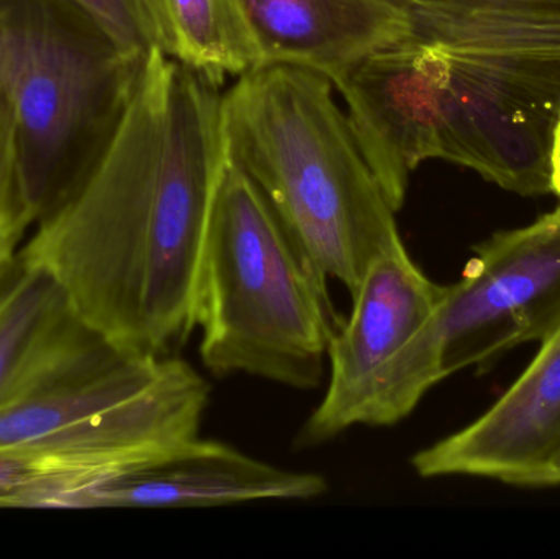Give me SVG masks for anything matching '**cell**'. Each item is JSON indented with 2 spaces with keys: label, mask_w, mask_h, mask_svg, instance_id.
Returning a JSON list of instances; mask_svg holds the SVG:
<instances>
[{
  "label": "cell",
  "mask_w": 560,
  "mask_h": 559,
  "mask_svg": "<svg viewBox=\"0 0 560 559\" xmlns=\"http://www.w3.org/2000/svg\"><path fill=\"white\" fill-rule=\"evenodd\" d=\"M411 38L560 84V0H401Z\"/></svg>",
  "instance_id": "8fae6325"
},
{
  "label": "cell",
  "mask_w": 560,
  "mask_h": 559,
  "mask_svg": "<svg viewBox=\"0 0 560 559\" xmlns=\"http://www.w3.org/2000/svg\"><path fill=\"white\" fill-rule=\"evenodd\" d=\"M560 455V325L522 376L479 419L421 450V478L474 476L529 486Z\"/></svg>",
  "instance_id": "ba28073f"
},
{
  "label": "cell",
  "mask_w": 560,
  "mask_h": 559,
  "mask_svg": "<svg viewBox=\"0 0 560 559\" xmlns=\"http://www.w3.org/2000/svg\"><path fill=\"white\" fill-rule=\"evenodd\" d=\"M16 253H19V249L10 248V246L0 243V282H2V279L5 278L10 266H12L13 261H15Z\"/></svg>",
  "instance_id": "ac0fdd59"
},
{
  "label": "cell",
  "mask_w": 560,
  "mask_h": 559,
  "mask_svg": "<svg viewBox=\"0 0 560 559\" xmlns=\"http://www.w3.org/2000/svg\"><path fill=\"white\" fill-rule=\"evenodd\" d=\"M559 325L560 207L474 248L463 278L444 286L433 315L378 376L361 426H397L441 381L541 343Z\"/></svg>",
  "instance_id": "8992f818"
},
{
  "label": "cell",
  "mask_w": 560,
  "mask_h": 559,
  "mask_svg": "<svg viewBox=\"0 0 560 559\" xmlns=\"http://www.w3.org/2000/svg\"><path fill=\"white\" fill-rule=\"evenodd\" d=\"M326 281L226 154L197 288L203 366L217 377L246 374L290 389H316L339 327Z\"/></svg>",
  "instance_id": "277c9868"
},
{
  "label": "cell",
  "mask_w": 560,
  "mask_h": 559,
  "mask_svg": "<svg viewBox=\"0 0 560 559\" xmlns=\"http://www.w3.org/2000/svg\"><path fill=\"white\" fill-rule=\"evenodd\" d=\"M0 508H10V502L5 498H0Z\"/></svg>",
  "instance_id": "d6986e66"
},
{
  "label": "cell",
  "mask_w": 560,
  "mask_h": 559,
  "mask_svg": "<svg viewBox=\"0 0 560 559\" xmlns=\"http://www.w3.org/2000/svg\"><path fill=\"white\" fill-rule=\"evenodd\" d=\"M78 321L55 276L16 253L0 282V404Z\"/></svg>",
  "instance_id": "7c38bea8"
},
{
  "label": "cell",
  "mask_w": 560,
  "mask_h": 559,
  "mask_svg": "<svg viewBox=\"0 0 560 559\" xmlns=\"http://www.w3.org/2000/svg\"><path fill=\"white\" fill-rule=\"evenodd\" d=\"M167 56L212 84L259 68L258 49L235 0H161Z\"/></svg>",
  "instance_id": "4fadbf2b"
},
{
  "label": "cell",
  "mask_w": 560,
  "mask_h": 559,
  "mask_svg": "<svg viewBox=\"0 0 560 559\" xmlns=\"http://www.w3.org/2000/svg\"><path fill=\"white\" fill-rule=\"evenodd\" d=\"M143 61L71 0H0V105L35 225L104 153Z\"/></svg>",
  "instance_id": "5b68a950"
},
{
  "label": "cell",
  "mask_w": 560,
  "mask_h": 559,
  "mask_svg": "<svg viewBox=\"0 0 560 559\" xmlns=\"http://www.w3.org/2000/svg\"><path fill=\"white\" fill-rule=\"evenodd\" d=\"M219 85L153 49L104 153L20 255L121 350L171 357L197 328V288L226 161Z\"/></svg>",
  "instance_id": "6da1fadb"
},
{
  "label": "cell",
  "mask_w": 560,
  "mask_h": 559,
  "mask_svg": "<svg viewBox=\"0 0 560 559\" xmlns=\"http://www.w3.org/2000/svg\"><path fill=\"white\" fill-rule=\"evenodd\" d=\"M223 131L230 160L316 268L349 294L401 242L397 212L325 75L289 65L245 72L223 95Z\"/></svg>",
  "instance_id": "3957f363"
},
{
  "label": "cell",
  "mask_w": 560,
  "mask_h": 559,
  "mask_svg": "<svg viewBox=\"0 0 560 559\" xmlns=\"http://www.w3.org/2000/svg\"><path fill=\"white\" fill-rule=\"evenodd\" d=\"M33 226L15 133L0 105V243L20 249Z\"/></svg>",
  "instance_id": "9a60e30c"
},
{
  "label": "cell",
  "mask_w": 560,
  "mask_h": 559,
  "mask_svg": "<svg viewBox=\"0 0 560 559\" xmlns=\"http://www.w3.org/2000/svg\"><path fill=\"white\" fill-rule=\"evenodd\" d=\"M362 154L395 212L424 161L469 167L520 196L551 193L560 84L516 66L408 38L336 84Z\"/></svg>",
  "instance_id": "7a4b0ae2"
},
{
  "label": "cell",
  "mask_w": 560,
  "mask_h": 559,
  "mask_svg": "<svg viewBox=\"0 0 560 559\" xmlns=\"http://www.w3.org/2000/svg\"><path fill=\"white\" fill-rule=\"evenodd\" d=\"M259 68L289 65L338 84L374 53L411 38L401 0H235Z\"/></svg>",
  "instance_id": "30bf717a"
},
{
  "label": "cell",
  "mask_w": 560,
  "mask_h": 559,
  "mask_svg": "<svg viewBox=\"0 0 560 559\" xmlns=\"http://www.w3.org/2000/svg\"><path fill=\"white\" fill-rule=\"evenodd\" d=\"M443 292L444 286L415 263L404 240L369 265L351 295V315L329 341L325 397L300 429L296 445H323L361 426L378 376L423 328Z\"/></svg>",
  "instance_id": "52a82bcc"
},
{
  "label": "cell",
  "mask_w": 560,
  "mask_h": 559,
  "mask_svg": "<svg viewBox=\"0 0 560 559\" xmlns=\"http://www.w3.org/2000/svg\"><path fill=\"white\" fill-rule=\"evenodd\" d=\"M95 20L118 46L135 58L153 49L167 56L166 19L161 0H71Z\"/></svg>",
  "instance_id": "5bb4252c"
},
{
  "label": "cell",
  "mask_w": 560,
  "mask_h": 559,
  "mask_svg": "<svg viewBox=\"0 0 560 559\" xmlns=\"http://www.w3.org/2000/svg\"><path fill=\"white\" fill-rule=\"evenodd\" d=\"M548 486H560V455L552 459L535 479L529 488H548Z\"/></svg>",
  "instance_id": "e0dca14e"
},
{
  "label": "cell",
  "mask_w": 560,
  "mask_h": 559,
  "mask_svg": "<svg viewBox=\"0 0 560 559\" xmlns=\"http://www.w3.org/2000/svg\"><path fill=\"white\" fill-rule=\"evenodd\" d=\"M328 491L316 473L290 471L215 440H189L133 471L79 492L69 509L222 508L252 501H310Z\"/></svg>",
  "instance_id": "9c48e42d"
},
{
  "label": "cell",
  "mask_w": 560,
  "mask_h": 559,
  "mask_svg": "<svg viewBox=\"0 0 560 559\" xmlns=\"http://www.w3.org/2000/svg\"><path fill=\"white\" fill-rule=\"evenodd\" d=\"M551 193L560 199V114L551 147Z\"/></svg>",
  "instance_id": "2e32d148"
}]
</instances>
